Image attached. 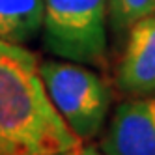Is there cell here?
Masks as SVG:
<instances>
[{"instance_id":"7a4b0ae2","label":"cell","mask_w":155,"mask_h":155,"mask_svg":"<svg viewBox=\"0 0 155 155\" xmlns=\"http://www.w3.org/2000/svg\"><path fill=\"white\" fill-rule=\"evenodd\" d=\"M43 45L77 64H103L107 54V0H43Z\"/></svg>"},{"instance_id":"ba28073f","label":"cell","mask_w":155,"mask_h":155,"mask_svg":"<svg viewBox=\"0 0 155 155\" xmlns=\"http://www.w3.org/2000/svg\"><path fill=\"white\" fill-rule=\"evenodd\" d=\"M58 155H103V153H99L94 146H77L73 150H68V151H64V153H58Z\"/></svg>"},{"instance_id":"5b68a950","label":"cell","mask_w":155,"mask_h":155,"mask_svg":"<svg viewBox=\"0 0 155 155\" xmlns=\"http://www.w3.org/2000/svg\"><path fill=\"white\" fill-rule=\"evenodd\" d=\"M116 82L129 95L140 97L155 92V13L129 26Z\"/></svg>"},{"instance_id":"8992f818","label":"cell","mask_w":155,"mask_h":155,"mask_svg":"<svg viewBox=\"0 0 155 155\" xmlns=\"http://www.w3.org/2000/svg\"><path fill=\"white\" fill-rule=\"evenodd\" d=\"M43 0H0V41H32L43 28Z\"/></svg>"},{"instance_id":"6da1fadb","label":"cell","mask_w":155,"mask_h":155,"mask_svg":"<svg viewBox=\"0 0 155 155\" xmlns=\"http://www.w3.org/2000/svg\"><path fill=\"white\" fill-rule=\"evenodd\" d=\"M81 144L51 101L38 56L0 41V155H58Z\"/></svg>"},{"instance_id":"3957f363","label":"cell","mask_w":155,"mask_h":155,"mask_svg":"<svg viewBox=\"0 0 155 155\" xmlns=\"http://www.w3.org/2000/svg\"><path fill=\"white\" fill-rule=\"evenodd\" d=\"M39 73L52 105L82 142L99 135L110 107V92L95 71L81 64L47 60Z\"/></svg>"},{"instance_id":"277c9868","label":"cell","mask_w":155,"mask_h":155,"mask_svg":"<svg viewBox=\"0 0 155 155\" xmlns=\"http://www.w3.org/2000/svg\"><path fill=\"white\" fill-rule=\"evenodd\" d=\"M101 150L105 155H155V92L116 108Z\"/></svg>"},{"instance_id":"52a82bcc","label":"cell","mask_w":155,"mask_h":155,"mask_svg":"<svg viewBox=\"0 0 155 155\" xmlns=\"http://www.w3.org/2000/svg\"><path fill=\"white\" fill-rule=\"evenodd\" d=\"M107 8L112 28L124 32L138 19L155 13V0H107Z\"/></svg>"}]
</instances>
